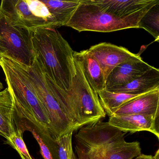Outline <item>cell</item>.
I'll return each instance as SVG.
<instances>
[{"label":"cell","instance_id":"6da1fadb","mask_svg":"<svg viewBox=\"0 0 159 159\" xmlns=\"http://www.w3.org/2000/svg\"><path fill=\"white\" fill-rule=\"evenodd\" d=\"M125 133L101 120L81 127L75 135L77 159H133L141 154L139 141L127 142Z\"/></svg>","mask_w":159,"mask_h":159},{"label":"cell","instance_id":"7a4b0ae2","mask_svg":"<svg viewBox=\"0 0 159 159\" xmlns=\"http://www.w3.org/2000/svg\"><path fill=\"white\" fill-rule=\"evenodd\" d=\"M35 58L46 76L64 91L71 88L76 70L73 51L56 29L41 28L33 30Z\"/></svg>","mask_w":159,"mask_h":159},{"label":"cell","instance_id":"3957f363","mask_svg":"<svg viewBox=\"0 0 159 159\" xmlns=\"http://www.w3.org/2000/svg\"><path fill=\"white\" fill-rule=\"evenodd\" d=\"M76 73L71 88L64 91L47 76V86L66 116L77 129L105 118L98 95L92 89L85 79L80 63L74 59Z\"/></svg>","mask_w":159,"mask_h":159},{"label":"cell","instance_id":"277c9868","mask_svg":"<svg viewBox=\"0 0 159 159\" xmlns=\"http://www.w3.org/2000/svg\"><path fill=\"white\" fill-rule=\"evenodd\" d=\"M0 67L8 88L22 108L41 127L49 132L50 121L25 66L6 57L0 58ZM50 133V132H49Z\"/></svg>","mask_w":159,"mask_h":159},{"label":"cell","instance_id":"5b68a950","mask_svg":"<svg viewBox=\"0 0 159 159\" xmlns=\"http://www.w3.org/2000/svg\"><path fill=\"white\" fill-rule=\"evenodd\" d=\"M149 9L127 17H119L93 3L91 0H81L80 5L66 26L79 32H110L138 28L139 20Z\"/></svg>","mask_w":159,"mask_h":159},{"label":"cell","instance_id":"8992f818","mask_svg":"<svg viewBox=\"0 0 159 159\" xmlns=\"http://www.w3.org/2000/svg\"><path fill=\"white\" fill-rule=\"evenodd\" d=\"M0 12L11 25L33 30L41 28H58L43 0H2Z\"/></svg>","mask_w":159,"mask_h":159},{"label":"cell","instance_id":"52a82bcc","mask_svg":"<svg viewBox=\"0 0 159 159\" xmlns=\"http://www.w3.org/2000/svg\"><path fill=\"white\" fill-rule=\"evenodd\" d=\"M26 67L33 86L50 121L49 132L55 140L64 135L78 130L62 110L53 95L49 90L44 72L36 58L32 66Z\"/></svg>","mask_w":159,"mask_h":159},{"label":"cell","instance_id":"ba28073f","mask_svg":"<svg viewBox=\"0 0 159 159\" xmlns=\"http://www.w3.org/2000/svg\"><path fill=\"white\" fill-rule=\"evenodd\" d=\"M32 32L33 30L11 25L0 12V58L6 57L31 66L35 58Z\"/></svg>","mask_w":159,"mask_h":159},{"label":"cell","instance_id":"9c48e42d","mask_svg":"<svg viewBox=\"0 0 159 159\" xmlns=\"http://www.w3.org/2000/svg\"><path fill=\"white\" fill-rule=\"evenodd\" d=\"M14 99L16 129L21 130L23 133L25 131L30 132L39 145L41 153L44 159H59L55 139L22 108L14 97Z\"/></svg>","mask_w":159,"mask_h":159},{"label":"cell","instance_id":"30bf717a","mask_svg":"<svg viewBox=\"0 0 159 159\" xmlns=\"http://www.w3.org/2000/svg\"><path fill=\"white\" fill-rule=\"evenodd\" d=\"M101 66L105 82L109 74L122 63L140 57L124 47L108 43H101L91 46L89 49Z\"/></svg>","mask_w":159,"mask_h":159},{"label":"cell","instance_id":"8fae6325","mask_svg":"<svg viewBox=\"0 0 159 159\" xmlns=\"http://www.w3.org/2000/svg\"><path fill=\"white\" fill-rule=\"evenodd\" d=\"M107 122L123 132L148 131L159 138V117L141 114L113 115L109 117Z\"/></svg>","mask_w":159,"mask_h":159},{"label":"cell","instance_id":"7c38bea8","mask_svg":"<svg viewBox=\"0 0 159 159\" xmlns=\"http://www.w3.org/2000/svg\"><path fill=\"white\" fill-rule=\"evenodd\" d=\"M152 66L144 62L141 57L122 63L109 74L105 82V89L125 85L150 70Z\"/></svg>","mask_w":159,"mask_h":159},{"label":"cell","instance_id":"4fadbf2b","mask_svg":"<svg viewBox=\"0 0 159 159\" xmlns=\"http://www.w3.org/2000/svg\"><path fill=\"white\" fill-rule=\"evenodd\" d=\"M131 114L159 117V89L146 93L125 103L113 115Z\"/></svg>","mask_w":159,"mask_h":159},{"label":"cell","instance_id":"5bb4252c","mask_svg":"<svg viewBox=\"0 0 159 159\" xmlns=\"http://www.w3.org/2000/svg\"><path fill=\"white\" fill-rule=\"evenodd\" d=\"M108 12L125 17L149 9L159 3V0H91Z\"/></svg>","mask_w":159,"mask_h":159},{"label":"cell","instance_id":"9a60e30c","mask_svg":"<svg viewBox=\"0 0 159 159\" xmlns=\"http://www.w3.org/2000/svg\"><path fill=\"white\" fill-rule=\"evenodd\" d=\"M73 57L81 65L84 77L95 92L105 89L104 74L99 63L89 50L73 52Z\"/></svg>","mask_w":159,"mask_h":159},{"label":"cell","instance_id":"2e32d148","mask_svg":"<svg viewBox=\"0 0 159 159\" xmlns=\"http://www.w3.org/2000/svg\"><path fill=\"white\" fill-rule=\"evenodd\" d=\"M157 89H159V70L152 67L129 83L108 91L130 94H142Z\"/></svg>","mask_w":159,"mask_h":159},{"label":"cell","instance_id":"e0dca14e","mask_svg":"<svg viewBox=\"0 0 159 159\" xmlns=\"http://www.w3.org/2000/svg\"><path fill=\"white\" fill-rule=\"evenodd\" d=\"M15 133L14 99L7 87L0 92V136L8 139Z\"/></svg>","mask_w":159,"mask_h":159},{"label":"cell","instance_id":"ac0fdd59","mask_svg":"<svg viewBox=\"0 0 159 159\" xmlns=\"http://www.w3.org/2000/svg\"><path fill=\"white\" fill-rule=\"evenodd\" d=\"M81 0H43L58 27L66 26L80 3Z\"/></svg>","mask_w":159,"mask_h":159},{"label":"cell","instance_id":"d6986e66","mask_svg":"<svg viewBox=\"0 0 159 159\" xmlns=\"http://www.w3.org/2000/svg\"><path fill=\"white\" fill-rule=\"evenodd\" d=\"M145 94V93H144ZM144 94H130L104 89L98 93L100 104L109 117L112 116L123 105Z\"/></svg>","mask_w":159,"mask_h":159},{"label":"cell","instance_id":"ffe728a7","mask_svg":"<svg viewBox=\"0 0 159 159\" xmlns=\"http://www.w3.org/2000/svg\"><path fill=\"white\" fill-rule=\"evenodd\" d=\"M138 28L143 29L159 41V3L150 8L138 23Z\"/></svg>","mask_w":159,"mask_h":159},{"label":"cell","instance_id":"44dd1931","mask_svg":"<svg viewBox=\"0 0 159 159\" xmlns=\"http://www.w3.org/2000/svg\"><path fill=\"white\" fill-rule=\"evenodd\" d=\"M73 133V132L68 133L56 140L59 159H77L72 148Z\"/></svg>","mask_w":159,"mask_h":159},{"label":"cell","instance_id":"7402d4cb","mask_svg":"<svg viewBox=\"0 0 159 159\" xmlns=\"http://www.w3.org/2000/svg\"><path fill=\"white\" fill-rule=\"evenodd\" d=\"M21 130L16 129V133L9 139H6L5 143L10 145L19 153L22 159H33L30 156L26 145L23 138Z\"/></svg>","mask_w":159,"mask_h":159},{"label":"cell","instance_id":"603a6c76","mask_svg":"<svg viewBox=\"0 0 159 159\" xmlns=\"http://www.w3.org/2000/svg\"><path fill=\"white\" fill-rule=\"evenodd\" d=\"M135 159H159V149L156 151L154 156L150 155H146L141 153L139 156L136 157Z\"/></svg>","mask_w":159,"mask_h":159},{"label":"cell","instance_id":"cb8c5ba5","mask_svg":"<svg viewBox=\"0 0 159 159\" xmlns=\"http://www.w3.org/2000/svg\"><path fill=\"white\" fill-rule=\"evenodd\" d=\"M3 84L0 81V90H2L3 89Z\"/></svg>","mask_w":159,"mask_h":159}]
</instances>
